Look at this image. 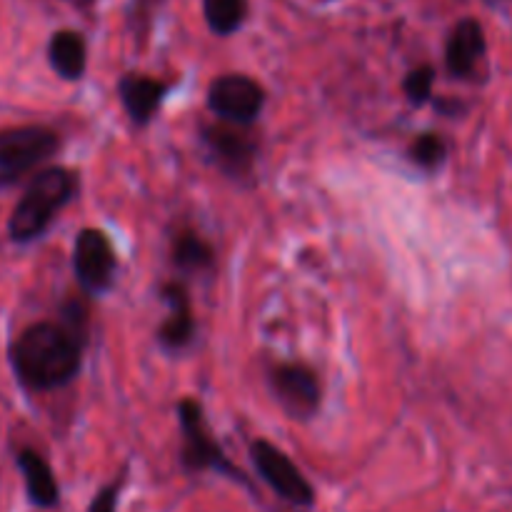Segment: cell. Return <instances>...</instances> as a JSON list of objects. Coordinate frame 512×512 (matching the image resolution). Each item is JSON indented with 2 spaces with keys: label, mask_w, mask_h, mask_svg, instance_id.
<instances>
[{
  "label": "cell",
  "mask_w": 512,
  "mask_h": 512,
  "mask_svg": "<svg viewBox=\"0 0 512 512\" xmlns=\"http://www.w3.org/2000/svg\"><path fill=\"white\" fill-rule=\"evenodd\" d=\"M60 148L55 130L45 125H20L0 130V188L20 183Z\"/></svg>",
  "instance_id": "4"
},
{
  "label": "cell",
  "mask_w": 512,
  "mask_h": 512,
  "mask_svg": "<svg viewBox=\"0 0 512 512\" xmlns=\"http://www.w3.org/2000/svg\"><path fill=\"white\" fill-rule=\"evenodd\" d=\"M268 385L280 408L293 420H308L318 413L323 388L320 380L308 365L278 363L270 368Z\"/></svg>",
  "instance_id": "8"
},
{
  "label": "cell",
  "mask_w": 512,
  "mask_h": 512,
  "mask_svg": "<svg viewBox=\"0 0 512 512\" xmlns=\"http://www.w3.org/2000/svg\"><path fill=\"white\" fill-rule=\"evenodd\" d=\"M180 423V435H183V445H180V463L188 473H218L225 478L235 480V483L250 488L245 480L243 470L235 468L220 443H215L213 433H210L208 423H205V410L198 400L183 398L175 408Z\"/></svg>",
  "instance_id": "3"
},
{
  "label": "cell",
  "mask_w": 512,
  "mask_h": 512,
  "mask_svg": "<svg viewBox=\"0 0 512 512\" xmlns=\"http://www.w3.org/2000/svg\"><path fill=\"white\" fill-rule=\"evenodd\" d=\"M205 150L213 163L230 178H248L258 158V143L240 125H205L200 130Z\"/></svg>",
  "instance_id": "9"
},
{
  "label": "cell",
  "mask_w": 512,
  "mask_h": 512,
  "mask_svg": "<svg viewBox=\"0 0 512 512\" xmlns=\"http://www.w3.org/2000/svg\"><path fill=\"white\" fill-rule=\"evenodd\" d=\"M485 50L488 40H485L483 23L475 18L458 20L445 43V68L453 78H470L485 58Z\"/></svg>",
  "instance_id": "11"
},
{
  "label": "cell",
  "mask_w": 512,
  "mask_h": 512,
  "mask_svg": "<svg viewBox=\"0 0 512 512\" xmlns=\"http://www.w3.org/2000/svg\"><path fill=\"white\" fill-rule=\"evenodd\" d=\"M170 258H173V265L180 270V273H200V270L213 268L215 253L213 245L208 240L200 238L195 230L183 228L175 233L173 245H170Z\"/></svg>",
  "instance_id": "15"
},
{
  "label": "cell",
  "mask_w": 512,
  "mask_h": 512,
  "mask_svg": "<svg viewBox=\"0 0 512 512\" xmlns=\"http://www.w3.org/2000/svg\"><path fill=\"white\" fill-rule=\"evenodd\" d=\"M160 295H163L165 305H168V318L160 323L158 343L168 353H178V350H185L193 343L195 330H198L193 308H190V295L185 285L178 283V280L160 285Z\"/></svg>",
  "instance_id": "10"
},
{
  "label": "cell",
  "mask_w": 512,
  "mask_h": 512,
  "mask_svg": "<svg viewBox=\"0 0 512 512\" xmlns=\"http://www.w3.org/2000/svg\"><path fill=\"white\" fill-rule=\"evenodd\" d=\"M50 68L63 80H80L88 68V45L78 30H55L48 43Z\"/></svg>",
  "instance_id": "14"
},
{
  "label": "cell",
  "mask_w": 512,
  "mask_h": 512,
  "mask_svg": "<svg viewBox=\"0 0 512 512\" xmlns=\"http://www.w3.org/2000/svg\"><path fill=\"white\" fill-rule=\"evenodd\" d=\"M408 158L413 160L418 168L435 170L445 163V158H448V143H445L440 135L423 133L410 143Z\"/></svg>",
  "instance_id": "17"
},
{
  "label": "cell",
  "mask_w": 512,
  "mask_h": 512,
  "mask_svg": "<svg viewBox=\"0 0 512 512\" xmlns=\"http://www.w3.org/2000/svg\"><path fill=\"white\" fill-rule=\"evenodd\" d=\"M170 83L143 73H125L118 83V98L135 125H148L168 98Z\"/></svg>",
  "instance_id": "12"
},
{
  "label": "cell",
  "mask_w": 512,
  "mask_h": 512,
  "mask_svg": "<svg viewBox=\"0 0 512 512\" xmlns=\"http://www.w3.org/2000/svg\"><path fill=\"white\" fill-rule=\"evenodd\" d=\"M248 10V0H203L205 23L220 38L238 33L248 18Z\"/></svg>",
  "instance_id": "16"
},
{
  "label": "cell",
  "mask_w": 512,
  "mask_h": 512,
  "mask_svg": "<svg viewBox=\"0 0 512 512\" xmlns=\"http://www.w3.org/2000/svg\"><path fill=\"white\" fill-rule=\"evenodd\" d=\"M123 483H125V473L115 475L113 483L103 485V488L95 493V498L90 500L88 512H118V498H120V490H123Z\"/></svg>",
  "instance_id": "19"
},
{
  "label": "cell",
  "mask_w": 512,
  "mask_h": 512,
  "mask_svg": "<svg viewBox=\"0 0 512 512\" xmlns=\"http://www.w3.org/2000/svg\"><path fill=\"white\" fill-rule=\"evenodd\" d=\"M265 105V90L255 78L243 73L220 75L208 88V108L223 123L248 128L258 120Z\"/></svg>",
  "instance_id": "7"
},
{
  "label": "cell",
  "mask_w": 512,
  "mask_h": 512,
  "mask_svg": "<svg viewBox=\"0 0 512 512\" xmlns=\"http://www.w3.org/2000/svg\"><path fill=\"white\" fill-rule=\"evenodd\" d=\"M73 270L80 288L90 298H100L115 285L118 258L108 235L98 228H83L75 235Z\"/></svg>",
  "instance_id": "6"
},
{
  "label": "cell",
  "mask_w": 512,
  "mask_h": 512,
  "mask_svg": "<svg viewBox=\"0 0 512 512\" xmlns=\"http://www.w3.org/2000/svg\"><path fill=\"white\" fill-rule=\"evenodd\" d=\"M435 88V68L433 65H418L410 70L403 80V93L410 100V105L423 108L430 98H433Z\"/></svg>",
  "instance_id": "18"
},
{
  "label": "cell",
  "mask_w": 512,
  "mask_h": 512,
  "mask_svg": "<svg viewBox=\"0 0 512 512\" xmlns=\"http://www.w3.org/2000/svg\"><path fill=\"white\" fill-rule=\"evenodd\" d=\"M15 465H18L20 475H23L25 493H28L30 503L40 510L58 508L60 488L48 460L38 450L20 448L18 455H15Z\"/></svg>",
  "instance_id": "13"
},
{
  "label": "cell",
  "mask_w": 512,
  "mask_h": 512,
  "mask_svg": "<svg viewBox=\"0 0 512 512\" xmlns=\"http://www.w3.org/2000/svg\"><path fill=\"white\" fill-rule=\"evenodd\" d=\"M75 190H78V175L73 170L50 165L35 173L10 215V240L20 245L38 240L50 228L55 215L75 198Z\"/></svg>",
  "instance_id": "2"
},
{
  "label": "cell",
  "mask_w": 512,
  "mask_h": 512,
  "mask_svg": "<svg viewBox=\"0 0 512 512\" xmlns=\"http://www.w3.org/2000/svg\"><path fill=\"white\" fill-rule=\"evenodd\" d=\"M250 460L258 470L260 480L273 490L278 498L295 508H313L315 505V488L305 478L303 470L288 458V453L268 440H253L250 443Z\"/></svg>",
  "instance_id": "5"
},
{
  "label": "cell",
  "mask_w": 512,
  "mask_h": 512,
  "mask_svg": "<svg viewBox=\"0 0 512 512\" xmlns=\"http://www.w3.org/2000/svg\"><path fill=\"white\" fill-rule=\"evenodd\" d=\"M88 343V308L70 298L60 305L58 320L28 325L10 343L8 360L15 378L30 393H53L75 380Z\"/></svg>",
  "instance_id": "1"
}]
</instances>
